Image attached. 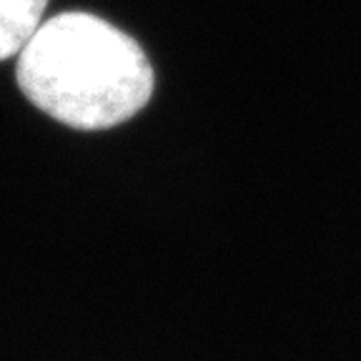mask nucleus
Here are the masks:
<instances>
[{
    "mask_svg": "<svg viewBox=\"0 0 361 361\" xmlns=\"http://www.w3.org/2000/svg\"><path fill=\"white\" fill-rule=\"evenodd\" d=\"M48 0H0V61L25 48L43 23Z\"/></svg>",
    "mask_w": 361,
    "mask_h": 361,
    "instance_id": "2",
    "label": "nucleus"
},
{
    "mask_svg": "<svg viewBox=\"0 0 361 361\" xmlns=\"http://www.w3.org/2000/svg\"><path fill=\"white\" fill-rule=\"evenodd\" d=\"M16 75L35 108L78 130L123 123L153 93V68L141 45L90 13L40 23L18 53Z\"/></svg>",
    "mask_w": 361,
    "mask_h": 361,
    "instance_id": "1",
    "label": "nucleus"
}]
</instances>
